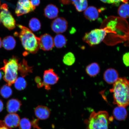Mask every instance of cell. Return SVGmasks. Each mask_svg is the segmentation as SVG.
<instances>
[{"label":"cell","instance_id":"8fae6325","mask_svg":"<svg viewBox=\"0 0 129 129\" xmlns=\"http://www.w3.org/2000/svg\"><path fill=\"white\" fill-rule=\"evenodd\" d=\"M20 121V117L14 113H10L5 118L4 122L6 125L11 128L18 126Z\"/></svg>","mask_w":129,"mask_h":129},{"label":"cell","instance_id":"9a60e30c","mask_svg":"<svg viewBox=\"0 0 129 129\" xmlns=\"http://www.w3.org/2000/svg\"><path fill=\"white\" fill-rule=\"evenodd\" d=\"M58 13V9L56 6L53 4L48 5L44 9L45 16L49 19L56 18L57 17Z\"/></svg>","mask_w":129,"mask_h":129},{"label":"cell","instance_id":"5bb4252c","mask_svg":"<svg viewBox=\"0 0 129 129\" xmlns=\"http://www.w3.org/2000/svg\"><path fill=\"white\" fill-rule=\"evenodd\" d=\"M99 10L93 6H90L85 10L84 12L85 17L90 21H94L98 18Z\"/></svg>","mask_w":129,"mask_h":129},{"label":"cell","instance_id":"83f0119b","mask_svg":"<svg viewBox=\"0 0 129 129\" xmlns=\"http://www.w3.org/2000/svg\"><path fill=\"white\" fill-rule=\"evenodd\" d=\"M32 125L29 120L24 118L20 120L19 126L20 129H31Z\"/></svg>","mask_w":129,"mask_h":129},{"label":"cell","instance_id":"52a82bcc","mask_svg":"<svg viewBox=\"0 0 129 129\" xmlns=\"http://www.w3.org/2000/svg\"><path fill=\"white\" fill-rule=\"evenodd\" d=\"M35 8L32 5L30 0H19L15 9V14L18 17L33 12Z\"/></svg>","mask_w":129,"mask_h":129},{"label":"cell","instance_id":"d4e9b609","mask_svg":"<svg viewBox=\"0 0 129 129\" xmlns=\"http://www.w3.org/2000/svg\"><path fill=\"white\" fill-rule=\"evenodd\" d=\"M29 26L32 31H37L41 28V24L38 19L33 18L30 20Z\"/></svg>","mask_w":129,"mask_h":129},{"label":"cell","instance_id":"5b68a950","mask_svg":"<svg viewBox=\"0 0 129 129\" xmlns=\"http://www.w3.org/2000/svg\"><path fill=\"white\" fill-rule=\"evenodd\" d=\"M109 32L106 28L94 29L85 34L83 40L89 46H94L101 43Z\"/></svg>","mask_w":129,"mask_h":129},{"label":"cell","instance_id":"d6a6232c","mask_svg":"<svg viewBox=\"0 0 129 129\" xmlns=\"http://www.w3.org/2000/svg\"><path fill=\"white\" fill-rule=\"evenodd\" d=\"M30 1L32 5L35 8L40 4V0H30Z\"/></svg>","mask_w":129,"mask_h":129},{"label":"cell","instance_id":"d590c367","mask_svg":"<svg viewBox=\"0 0 129 129\" xmlns=\"http://www.w3.org/2000/svg\"><path fill=\"white\" fill-rule=\"evenodd\" d=\"M2 41L1 38H0V48L2 46Z\"/></svg>","mask_w":129,"mask_h":129},{"label":"cell","instance_id":"f546056e","mask_svg":"<svg viewBox=\"0 0 129 129\" xmlns=\"http://www.w3.org/2000/svg\"><path fill=\"white\" fill-rule=\"evenodd\" d=\"M129 53L127 52L124 54L122 57L124 63L126 67H128L129 66Z\"/></svg>","mask_w":129,"mask_h":129},{"label":"cell","instance_id":"f1b7e54d","mask_svg":"<svg viewBox=\"0 0 129 129\" xmlns=\"http://www.w3.org/2000/svg\"><path fill=\"white\" fill-rule=\"evenodd\" d=\"M102 2L108 4H112L116 6H118L121 2L128 3V0H100Z\"/></svg>","mask_w":129,"mask_h":129},{"label":"cell","instance_id":"74e56055","mask_svg":"<svg viewBox=\"0 0 129 129\" xmlns=\"http://www.w3.org/2000/svg\"><path fill=\"white\" fill-rule=\"evenodd\" d=\"M1 6V1H0V6Z\"/></svg>","mask_w":129,"mask_h":129},{"label":"cell","instance_id":"484cf974","mask_svg":"<svg viewBox=\"0 0 129 129\" xmlns=\"http://www.w3.org/2000/svg\"><path fill=\"white\" fill-rule=\"evenodd\" d=\"M14 83L15 88L19 91L25 89L27 86L26 82L22 77L17 78Z\"/></svg>","mask_w":129,"mask_h":129},{"label":"cell","instance_id":"9c48e42d","mask_svg":"<svg viewBox=\"0 0 129 129\" xmlns=\"http://www.w3.org/2000/svg\"><path fill=\"white\" fill-rule=\"evenodd\" d=\"M59 79L58 77L53 69L45 71L43 75V83L45 88L50 90L51 89L50 85L55 84Z\"/></svg>","mask_w":129,"mask_h":129},{"label":"cell","instance_id":"3957f363","mask_svg":"<svg viewBox=\"0 0 129 129\" xmlns=\"http://www.w3.org/2000/svg\"><path fill=\"white\" fill-rule=\"evenodd\" d=\"M4 67L1 68L4 73V79L8 85L11 86L17 79L18 70V59L13 56L9 60L5 59Z\"/></svg>","mask_w":129,"mask_h":129},{"label":"cell","instance_id":"836d02e7","mask_svg":"<svg viewBox=\"0 0 129 129\" xmlns=\"http://www.w3.org/2000/svg\"><path fill=\"white\" fill-rule=\"evenodd\" d=\"M0 129H12L7 126L4 121L0 120Z\"/></svg>","mask_w":129,"mask_h":129},{"label":"cell","instance_id":"6da1fadb","mask_svg":"<svg viewBox=\"0 0 129 129\" xmlns=\"http://www.w3.org/2000/svg\"><path fill=\"white\" fill-rule=\"evenodd\" d=\"M129 82L125 77L118 79L113 84L112 89L110 90L113 93L114 103L118 106L126 107L129 104Z\"/></svg>","mask_w":129,"mask_h":129},{"label":"cell","instance_id":"44dd1931","mask_svg":"<svg viewBox=\"0 0 129 129\" xmlns=\"http://www.w3.org/2000/svg\"><path fill=\"white\" fill-rule=\"evenodd\" d=\"M54 45L56 48H61L65 46L67 43L66 37L61 34H58L54 39Z\"/></svg>","mask_w":129,"mask_h":129},{"label":"cell","instance_id":"cb8c5ba5","mask_svg":"<svg viewBox=\"0 0 129 129\" xmlns=\"http://www.w3.org/2000/svg\"><path fill=\"white\" fill-rule=\"evenodd\" d=\"M76 60L74 54L72 52H69L66 54L64 56L63 62L66 65L71 66L75 63Z\"/></svg>","mask_w":129,"mask_h":129},{"label":"cell","instance_id":"603a6c76","mask_svg":"<svg viewBox=\"0 0 129 129\" xmlns=\"http://www.w3.org/2000/svg\"><path fill=\"white\" fill-rule=\"evenodd\" d=\"M77 10L79 12L84 11L88 7L87 0H75L73 3Z\"/></svg>","mask_w":129,"mask_h":129},{"label":"cell","instance_id":"7a4b0ae2","mask_svg":"<svg viewBox=\"0 0 129 129\" xmlns=\"http://www.w3.org/2000/svg\"><path fill=\"white\" fill-rule=\"evenodd\" d=\"M21 29L19 37L22 46L26 50L32 54H35L39 49L38 37L27 27L17 25Z\"/></svg>","mask_w":129,"mask_h":129},{"label":"cell","instance_id":"e0dca14e","mask_svg":"<svg viewBox=\"0 0 129 129\" xmlns=\"http://www.w3.org/2000/svg\"><path fill=\"white\" fill-rule=\"evenodd\" d=\"M113 114L114 118L118 120H123L126 118L127 112L125 107L118 106L114 109Z\"/></svg>","mask_w":129,"mask_h":129},{"label":"cell","instance_id":"ba28073f","mask_svg":"<svg viewBox=\"0 0 129 129\" xmlns=\"http://www.w3.org/2000/svg\"><path fill=\"white\" fill-rule=\"evenodd\" d=\"M38 39L39 47L43 50H50L54 47V39L48 34H45L40 37H38Z\"/></svg>","mask_w":129,"mask_h":129},{"label":"cell","instance_id":"ffe728a7","mask_svg":"<svg viewBox=\"0 0 129 129\" xmlns=\"http://www.w3.org/2000/svg\"><path fill=\"white\" fill-rule=\"evenodd\" d=\"M2 43L3 47L5 49L8 50H11L15 48L16 41L13 37L8 36L4 39Z\"/></svg>","mask_w":129,"mask_h":129},{"label":"cell","instance_id":"e575fe53","mask_svg":"<svg viewBox=\"0 0 129 129\" xmlns=\"http://www.w3.org/2000/svg\"><path fill=\"white\" fill-rule=\"evenodd\" d=\"M4 105L2 101L0 99V112L2 111L4 108Z\"/></svg>","mask_w":129,"mask_h":129},{"label":"cell","instance_id":"30bf717a","mask_svg":"<svg viewBox=\"0 0 129 129\" xmlns=\"http://www.w3.org/2000/svg\"><path fill=\"white\" fill-rule=\"evenodd\" d=\"M53 31L56 33L65 32L68 27V23L66 19L62 17H58L53 20L51 24Z\"/></svg>","mask_w":129,"mask_h":129},{"label":"cell","instance_id":"2e32d148","mask_svg":"<svg viewBox=\"0 0 129 129\" xmlns=\"http://www.w3.org/2000/svg\"><path fill=\"white\" fill-rule=\"evenodd\" d=\"M22 104L18 100L12 99L9 100L6 104L8 112L10 113H14L17 112L20 109Z\"/></svg>","mask_w":129,"mask_h":129},{"label":"cell","instance_id":"7c38bea8","mask_svg":"<svg viewBox=\"0 0 129 129\" xmlns=\"http://www.w3.org/2000/svg\"><path fill=\"white\" fill-rule=\"evenodd\" d=\"M119 78L118 73L113 69H107L104 74V80L109 84H113Z\"/></svg>","mask_w":129,"mask_h":129},{"label":"cell","instance_id":"277c9868","mask_svg":"<svg viewBox=\"0 0 129 129\" xmlns=\"http://www.w3.org/2000/svg\"><path fill=\"white\" fill-rule=\"evenodd\" d=\"M110 120L106 111L93 112L87 122L88 129H108Z\"/></svg>","mask_w":129,"mask_h":129},{"label":"cell","instance_id":"4fadbf2b","mask_svg":"<svg viewBox=\"0 0 129 129\" xmlns=\"http://www.w3.org/2000/svg\"><path fill=\"white\" fill-rule=\"evenodd\" d=\"M50 111L48 108L43 106H39L35 110V113L38 119L45 120L50 116Z\"/></svg>","mask_w":129,"mask_h":129},{"label":"cell","instance_id":"4316f807","mask_svg":"<svg viewBox=\"0 0 129 129\" xmlns=\"http://www.w3.org/2000/svg\"><path fill=\"white\" fill-rule=\"evenodd\" d=\"M0 93L3 98L7 99L10 97L12 94V91L10 86L7 85H4L0 90Z\"/></svg>","mask_w":129,"mask_h":129},{"label":"cell","instance_id":"7402d4cb","mask_svg":"<svg viewBox=\"0 0 129 129\" xmlns=\"http://www.w3.org/2000/svg\"><path fill=\"white\" fill-rule=\"evenodd\" d=\"M118 14L120 17L124 19L128 18L129 15V6L128 3L121 5L118 10Z\"/></svg>","mask_w":129,"mask_h":129},{"label":"cell","instance_id":"4dcf8cb0","mask_svg":"<svg viewBox=\"0 0 129 129\" xmlns=\"http://www.w3.org/2000/svg\"><path fill=\"white\" fill-rule=\"evenodd\" d=\"M35 80L38 88H41L44 86V83L42 81L41 79L39 77H35Z\"/></svg>","mask_w":129,"mask_h":129},{"label":"cell","instance_id":"d6986e66","mask_svg":"<svg viewBox=\"0 0 129 129\" xmlns=\"http://www.w3.org/2000/svg\"><path fill=\"white\" fill-rule=\"evenodd\" d=\"M85 71L87 74L89 76L95 77L99 74L100 71V68L97 63L93 62L87 66Z\"/></svg>","mask_w":129,"mask_h":129},{"label":"cell","instance_id":"8d00e7d4","mask_svg":"<svg viewBox=\"0 0 129 129\" xmlns=\"http://www.w3.org/2000/svg\"><path fill=\"white\" fill-rule=\"evenodd\" d=\"M2 75L1 72L0 71V80H1L2 78Z\"/></svg>","mask_w":129,"mask_h":129},{"label":"cell","instance_id":"8992f818","mask_svg":"<svg viewBox=\"0 0 129 129\" xmlns=\"http://www.w3.org/2000/svg\"><path fill=\"white\" fill-rule=\"evenodd\" d=\"M0 10V20L3 25L9 30L13 29L16 27V21L8 10L7 5H2Z\"/></svg>","mask_w":129,"mask_h":129},{"label":"cell","instance_id":"ac0fdd59","mask_svg":"<svg viewBox=\"0 0 129 129\" xmlns=\"http://www.w3.org/2000/svg\"><path fill=\"white\" fill-rule=\"evenodd\" d=\"M18 70L22 77H24L32 73L33 69L32 67H29L28 65L27 61L23 59L19 64Z\"/></svg>","mask_w":129,"mask_h":129},{"label":"cell","instance_id":"1f68e13d","mask_svg":"<svg viewBox=\"0 0 129 129\" xmlns=\"http://www.w3.org/2000/svg\"><path fill=\"white\" fill-rule=\"evenodd\" d=\"M75 0H59L60 2L63 5H69L72 4Z\"/></svg>","mask_w":129,"mask_h":129}]
</instances>
